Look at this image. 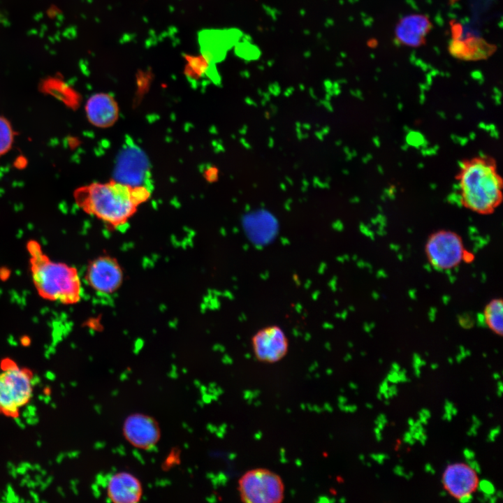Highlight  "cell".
Listing matches in <instances>:
<instances>
[{
	"instance_id": "cell-55",
	"label": "cell",
	"mask_w": 503,
	"mask_h": 503,
	"mask_svg": "<svg viewBox=\"0 0 503 503\" xmlns=\"http://www.w3.org/2000/svg\"><path fill=\"white\" fill-rule=\"evenodd\" d=\"M449 362L450 364H452V363H453V360L451 359V358H449Z\"/></svg>"
},
{
	"instance_id": "cell-57",
	"label": "cell",
	"mask_w": 503,
	"mask_h": 503,
	"mask_svg": "<svg viewBox=\"0 0 503 503\" xmlns=\"http://www.w3.org/2000/svg\"><path fill=\"white\" fill-rule=\"evenodd\" d=\"M486 398H487V400H489V397H488V396H486Z\"/></svg>"
},
{
	"instance_id": "cell-40",
	"label": "cell",
	"mask_w": 503,
	"mask_h": 503,
	"mask_svg": "<svg viewBox=\"0 0 503 503\" xmlns=\"http://www.w3.org/2000/svg\"><path fill=\"white\" fill-rule=\"evenodd\" d=\"M427 438H428V437H427L426 434H425V433H423V434L420 437L418 441L420 442V443H421L423 446H424V445L425 444V443H426Z\"/></svg>"
},
{
	"instance_id": "cell-28",
	"label": "cell",
	"mask_w": 503,
	"mask_h": 503,
	"mask_svg": "<svg viewBox=\"0 0 503 503\" xmlns=\"http://www.w3.org/2000/svg\"><path fill=\"white\" fill-rule=\"evenodd\" d=\"M462 454L466 460L474 459L476 456L474 451L467 448L463 450Z\"/></svg>"
},
{
	"instance_id": "cell-34",
	"label": "cell",
	"mask_w": 503,
	"mask_h": 503,
	"mask_svg": "<svg viewBox=\"0 0 503 503\" xmlns=\"http://www.w3.org/2000/svg\"><path fill=\"white\" fill-rule=\"evenodd\" d=\"M381 422L384 423L385 425L388 423V419L386 418V416L384 414H379L377 417L376 418L374 421V423Z\"/></svg>"
},
{
	"instance_id": "cell-32",
	"label": "cell",
	"mask_w": 503,
	"mask_h": 503,
	"mask_svg": "<svg viewBox=\"0 0 503 503\" xmlns=\"http://www.w3.org/2000/svg\"><path fill=\"white\" fill-rule=\"evenodd\" d=\"M398 375H399L400 382L404 383V382H407V381H410L409 379H408V377L406 375L405 369L400 370L398 372Z\"/></svg>"
},
{
	"instance_id": "cell-3",
	"label": "cell",
	"mask_w": 503,
	"mask_h": 503,
	"mask_svg": "<svg viewBox=\"0 0 503 503\" xmlns=\"http://www.w3.org/2000/svg\"><path fill=\"white\" fill-rule=\"evenodd\" d=\"M27 248L32 280L38 295L64 305L78 302L82 287L77 269L50 259L36 240H29Z\"/></svg>"
},
{
	"instance_id": "cell-52",
	"label": "cell",
	"mask_w": 503,
	"mask_h": 503,
	"mask_svg": "<svg viewBox=\"0 0 503 503\" xmlns=\"http://www.w3.org/2000/svg\"><path fill=\"white\" fill-rule=\"evenodd\" d=\"M384 404H386V405H389V404H390L389 400H384Z\"/></svg>"
},
{
	"instance_id": "cell-45",
	"label": "cell",
	"mask_w": 503,
	"mask_h": 503,
	"mask_svg": "<svg viewBox=\"0 0 503 503\" xmlns=\"http://www.w3.org/2000/svg\"><path fill=\"white\" fill-rule=\"evenodd\" d=\"M493 378L495 380H497V381H498V380H500V374L498 372H494V373L493 374Z\"/></svg>"
},
{
	"instance_id": "cell-7",
	"label": "cell",
	"mask_w": 503,
	"mask_h": 503,
	"mask_svg": "<svg viewBox=\"0 0 503 503\" xmlns=\"http://www.w3.org/2000/svg\"><path fill=\"white\" fill-rule=\"evenodd\" d=\"M85 279L89 286L96 292L108 295L115 293L121 286L124 273L116 258L103 255L89 263Z\"/></svg>"
},
{
	"instance_id": "cell-36",
	"label": "cell",
	"mask_w": 503,
	"mask_h": 503,
	"mask_svg": "<svg viewBox=\"0 0 503 503\" xmlns=\"http://www.w3.org/2000/svg\"><path fill=\"white\" fill-rule=\"evenodd\" d=\"M374 433L376 440L379 442H381L382 440L381 430L376 426L374 429Z\"/></svg>"
},
{
	"instance_id": "cell-22",
	"label": "cell",
	"mask_w": 503,
	"mask_h": 503,
	"mask_svg": "<svg viewBox=\"0 0 503 503\" xmlns=\"http://www.w3.org/2000/svg\"><path fill=\"white\" fill-rule=\"evenodd\" d=\"M370 458L376 461L378 464L382 465L385 460L388 459L389 456L387 454L383 453H371Z\"/></svg>"
},
{
	"instance_id": "cell-37",
	"label": "cell",
	"mask_w": 503,
	"mask_h": 503,
	"mask_svg": "<svg viewBox=\"0 0 503 503\" xmlns=\"http://www.w3.org/2000/svg\"><path fill=\"white\" fill-rule=\"evenodd\" d=\"M424 470L427 473H430L431 474H435V469L432 467V465L430 463H426L424 466Z\"/></svg>"
},
{
	"instance_id": "cell-53",
	"label": "cell",
	"mask_w": 503,
	"mask_h": 503,
	"mask_svg": "<svg viewBox=\"0 0 503 503\" xmlns=\"http://www.w3.org/2000/svg\"><path fill=\"white\" fill-rule=\"evenodd\" d=\"M488 416L489 418H492V417H493V414L491 413V412H490V413L488 414Z\"/></svg>"
},
{
	"instance_id": "cell-20",
	"label": "cell",
	"mask_w": 503,
	"mask_h": 503,
	"mask_svg": "<svg viewBox=\"0 0 503 503\" xmlns=\"http://www.w3.org/2000/svg\"><path fill=\"white\" fill-rule=\"evenodd\" d=\"M424 365H425V362L423 360H421L418 356L415 355L414 357L413 367H414V374L416 377H420V376H421L420 367Z\"/></svg>"
},
{
	"instance_id": "cell-17",
	"label": "cell",
	"mask_w": 503,
	"mask_h": 503,
	"mask_svg": "<svg viewBox=\"0 0 503 503\" xmlns=\"http://www.w3.org/2000/svg\"><path fill=\"white\" fill-rule=\"evenodd\" d=\"M15 132L10 122L0 115V156L7 154L12 148Z\"/></svg>"
},
{
	"instance_id": "cell-15",
	"label": "cell",
	"mask_w": 503,
	"mask_h": 503,
	"mask_svg": "<svg viewBox=\"0 0 503 503\" xmlns=\"http://www.w3.org/2000/svg\"><path fill=\"white\" fill-rule=\"evenodd\" d=\"M449 50L453 56L469 60L486 58L493 50L490 45L478 38L453 40L450 44Z\"/></svg>"
},
{
	"instance_id": "cell-6",
	"label": "cell",
	"mask_w": 503,
	"mask_h": 503,
	"mask_svg": "<svg viewBox=\"0 0 503 503\" xmlns=\"http://www.w3.org/2000/svg\"><path fill=\"white\" fill-rule=\"evenodd\" d=\"M30 373L13 363H6L0 373V411L15 416L32 396Z\"/></svg>"
},
{
	"instance_id": "cell-10",
	"label": "cell",
	"mask_w": 503,
	"mask_h": 503,
	"mask_svg": "<svg viewBox=\"0 0 503 503\" xmlns=\"http://www.w3.org/2000/svg\"><path fill=\"white\" fill-rule=\"evenodd\" d=\"M140 481L133 474L122 471L112 474L106 484L108 497L115 503H136L143 495Z\"/></svg>"
},
{
	"instance_id": "cell-23",
	"label": "cell",
	"mask_w": 503,
	"mask_h": 503,
	"mask_svg": "<svg viewBox=\"0 0 503 503\" xmlns=\"http://www.w3.org/2000/svg\"><path fill=\"white\" fill-rule=\"evenodd\" d=\"M500 432V426H496V427L492 428L488 435L487 439H486L487 442H493L495 440L496 437L499 435Z\"/></svg>"
},
{
	"instance_id": "cell-48",
	"label": "cell",
	"mask_w": 503,
	"mask_h": 503,
	"mask_svg": "<svg viewBox=\"0 0 503 503\" xmlns=\"http://www.w3.org/2000/svg\"><path fill=\"white\" fill-rule=\"evenodd\" d=\"M447 493H447L446 490H443V491H441V492L439 493V495H440L442 497H444L446 496Z\"/></svg>"
},
{
	"instance_id": "cell-1",
	"label": "cell",
	"mask_w": 503,
	"mask_h": 503,
	"mask_svg": "<svg viewBox=\"0 0 503 503\" xmlns=\"http://www.w3.org/2000/svg\"><path fill=\"white\" fill-rule=\"evenodd\" d=\"M150 196L145 185L131 186L117 180L91 183L73 193L75 203L85 212L115 228L125 224Z\"/></svg>"
},
{
	"instance_id": "cell-13",
	"label": "cell",
	"mask_w": 503,
	"mask_h": 503,
	"mask_svg": "<svg viewBox=\"0 0 503 503\" xmlns=\"http://www.w3.org/2000/svg\"><path fill=\"white\" fill-rule=\"evenodd\" d=\"M430 28L431 22L425 15L406 16L396 27V38L403 45L417 47L424 43Z\"/></svg>"
},
{
	"instance_id": "cell-24",
	"label": "cell",
	"mask_w": 503,
	"mask_h": 503,
	"mask_svg": "<svg viewBox=\"0 0 503 503\" xmlns=\"http://www.w3.org/2000/svg\"><path fill=\"white\" fill-rule=\"evenodd\" d=\"M386 379L391 384H396L398 383H400L398 372L391 370L388 373Z\"/></svg>"
},
{
	"instance_id": "cell-18",
	"label": "cell",
	"mask_w": 503,
	"mask_h": 503,
	"mask_svg": "<svg viewBox=\"0 0 503 503\" xmlns=\"http://www.w3.org/2000/svg\"><path fill=\"white\" fill-rule=\"evenodd\" d=\"M476 489L483 495H493L496 491L494 484L486 479L478 481Z\"/></svg>"
},
{
	"instance_id": "cell-4",
	"label": "cell",
	"mask_w": 503,
	"mask_h": 503,
	"mask_svg": "<svg viewBox=\"0 0 503 503\" xmlns=\"http://www.w3.org/2000/svg\"><path fill=\"white\" fill-rule=\"evenodd\" d=\"M238 490L241 501L246 503H279L284 498L282 479L266 468L245 472L238 481Z\"/></svg>"
},
{
	"instance_id": "cell-29",
	"label": "cell",
	"mask_w": 503,
	"mask_h": 503,
	"mask_svg": "<svg viewBox=\"0 0 503 503\" xmlns=\"http://www.w3.org/2000/svg\"><path fill=\"white\" fill-rule=\"evenodd\" d=\"M457 500L461 503H468L472 501L473 495L472 493H466L459 497Z\"/></svg>"
},
{
	"instance_id": "cell-16",
	"label": "cell",
	"mask_w": 503,
	"mask_h": 503,
	"mask_svg": "<svg viewBox=\"0 0 503 503\" xmlns=\"http://www.w3.org/2000/svg\"><path fill=\"white\" fill-rule=\"evenodd\" d=\"M483 319L486 327L494 334L503 335V300L500 298H494L489 300L483 307Z\"/></svg>"
},
{
	"instance_id": "cell-49",
	"label": "cell",
	"mask_w": 503,
	"mask_h": 503,
	"mask_svg": "<svg viewBox=\"0 0 503 503\" xmlns=\"http://www.w3.org/2000/svg\"><path fill=\"white\" fill-rule=\"evenodd\" d=\"M377 398L378 400H382V399H383V395L378 391V393H377Z\"/></svg>"
},
{
	"instance_id": "cell-56",
	"label": "cell",
	"mask_w": 503,
	"mask_h": 503,
	"mask_svg": "<svg viewBox=\"0 0 503 503\" xmlns=\"http://www.w3.org/2000/svg\"><path fill=\"white\" fill-rule=\"evenodd\" d=\"M376 477H377V478H379V476L378 474H376Z\"/></svg>"
},
{
	"instance_id": "cell-12",
	"label": "cell",
	"mask_w": 503,
	"mask_h": 503,
	"mask_svg": "<svg viewBox=\"0 0 503 503\" xmlns=\"http://www.w3.org/2000/svg\"><path fill=\"white\" fill-rule=\"evenodd\" d=\"M89 122L96 127L106 128L112 125L118 117V107L115 101L106 94L92 96L85 105Z\"/></svg>"
},
{
	"instance_id": "cell-27",
	"label": "cell",
	"mask_w": 503,
	"mask_h": 503,
	"mask_svg": "<svg viewBox=\"0 0 503 503\" xmlns=\"http://www.w3.org/2000/svg\"><path fill=\"white\" fill-rule=\"evenodd\" d=\"M474 259V254L472 252L467 249L464 255L463 263H470L473 262Z\"/></svg>"
},
{
	"instance_id": "cell-31",
	"label": "cell",
	"mask_w": 503,
	"mask_h": 503,
	"mask_svg": "<svg viewBox=\"0 0 503 503\" xmlns=\"http://www.w3.org/2000/svg\"><path fill=\"white\" fill-rule=\"evenodd\" d=\"M389 382L386 379H384L379 386V392L383 394L388 391Z\"/></svg>"
},
{
	"instance_id": "cell-46",
	"label": "cell",
	"mask_w": 503,
	"mask_h": 503,
	"mask_svg": "<svg viewBox=\"0 0 503 503\" xmlns=\"http://www.w3.org/2000/svg\"><path fill=\"white\" fill-rule=\"evenodd\" d=\"M457 414H458V409L455 406H453L451 409V414L453 416H456Z\"/></svg>"
},
{
	"instance_id": "cell-35",
	"label": "cell",
	"mask_w": 503,
	"mask_h": 503,
	"mask_svg": "<svg viewBox=\"0 0 503 503\" xmlns=\"http://www.w3.org/2000/svg\"><path fill=\"white\" fill-rule=\"evenodd\" d=\"M477 429H478V428L476 426L472 425V426L469 428V429L467 432V436H469V437L476 436Z\"/></svg>"
},
{
	"instance_id": "cell-41",
	"label": "cell",
	"mask_w": 503,
	"mask_h": 503,
	"mask_svg": "<svg viewBox=\"0 0 503 503\" xmlns=\"http://www.w3.org/2000/svg\"><path fill=\"white\" fill-rule=\"evenodd\" d=\"M391 370H393V371H395V372H399V371L400 370V365H399L398 363H393L391 365Z\"/></svg>"
},
{
	"instance_id": "cell-50",
	"label": "cell",
	"mask_w": 503,
	"mask_h": 503,
	"mask_svg": "<svg viewBox=\"0 0 503 503\" xmlns=\"http://www.w3.org/2000/svg\"><path fill=\"white\" fill-rule=\"evenodd\" d=\"M432 370H436L438 367V365L437 363H432L430 365Z\"/></svg>"
},
{
	"instance_id": "cell-33",
	"label": "cell",
	"mask_w": 503,
	"mask_h": 503,
	"mask_svg": "<svg viewBox=\"0 0 503 503\" xmlns=\"http://www.w3.org/2000/svg\"><path fill=\"white\" fill-rule=\"evenodd\" d=\"M393 473L398 476H403L405 472L403 467L400 465H397L393 468Z\"/></svg>"
},
{
	"instance_id": "cell-19",
	"label": "cell",
	"mask_w": 503,
	"mask_h": 503,
	"mask_svg": "<svg viewBox=\"0 0 503 503\" xmlns=\"http://www.w3.org/2000/svg\"><path fill=\"white\" fill-rule=\"evenodd\" d=\"M454 406L453 403L449 400H446L444 402V413L442 416V420L451 421L452 420L451 409Z\"/></svg>"
},
{
	"instance_id": "cell-21",
	"label": "cell",
	"mask_w": 503,
	"mask_h": 503,
	"mask_svg": "<svg viewBox=\"0 0 503 503\" xmlns=\"http://www.w3.org/2000/svg\"><path fill=\"white\" fill-rule=\"evenodd\" d=\"M418 421L422 425H427L428 419L431 417V413L429 409L423 408L418 414Z\"/></svg>"
},
{
	"instance_id": "cell-44",
	"label": "cell",
	"mask_w": 503,
	"mask_h": 503,
	"mask_svg": "<svg viewBox=\"0 0 503 503\" xmlns=\"http://www.w3.org/2000/svg\"><path fill=\"white\" fill-rule=\"evenodd\" d=\"M495 495L498 499H502L503 497L502 492L500 490L495 491Z\"/></svg>"
},
{
	"instance_id": "cell-42",
	"label": "cell",
	"mask_w": 503,
	"mask_h": 503,
	"mask_svg": "<svg viewBox=\"0 0 503 503\" xmlns=\"http://www.w3.org/2000/svg\"><path fill=\"white\" fill-rule=\"evenodd\" d=\"M413 476L414 473L412 472H409L408 473L405 472L403 477L407 480H409Z\"/></svg>"
},
{
	"instance_id": "cell-38",
	"label": "cell",
	"mask_w": 503,
	"mask_h": 503,
	"mask_svg": "<svg viewBox=\"0 0 503 503\" xmlns=\"http://www.w3.org/2000/svg\"><path fill=\"white\" fill-rule=\"evenodd\" d=\"M503 392V384L500 380L497 381V395L500 398Z\"/></svg>"
},
{
	"instance_id": "cell-26",
	"label": "cell",
	"mask_w": 503,
	"mask_h": 503,
	"mask_svg": "<svg viewBox=\"0 0 503 503\" xmlns=\"http://www.w3.org/2000/svg\"><path fill=\"white\" fill-rule=\"evenodd\" d=\"M403 441L404 443L412 446L415 444L416 440L412 437V435L409 431L404 432L403 435Z\"/></svg>"
},
{
	"instance_id": "cell-51",
	"label": "cell",
	"mask_w": 503,
	"mask_h": 503,
	"mask_svg": "<svg viewBox=\"0 0 503 503\" xmlns=\"http://www.w3.org/2000/svg\"><path fill=\"white\" fill-rule=\"evenodd\" d=\"M366 407H367V408H368V409H372V407H373L372 404L371 403H369V402H367V403L366 404Z\"/></svg>"
},
{
	"instance_id": "cell-2",
	"label": "cell",
	"mask_w": 503,
	"mask_h": 503,
	"mask_svg": "<svg viewBox=\"0 0 503 503\" xmlns=\"http://www.w3.org/2000/svg\"><path fill=\"white\" fill-rule=\"evenodd\" d=\"M459 202L480 214H493L503 198V180L491 156L479 155L462 161L456 175Z\"/></svg>"
},
{
	"instance_id": "cell-11",
	"label": "cell",
	"mask_w": 503,
	"mask_h": 503,
	"mask_svg": "<svg viewBox=\"0 0 503 503\" xmlns=\"http://www.w3.org/2000/svg\"><path fill=\"white\" fill-rule=\"evenodd\" d=\"M477 474L467 464H449L445 469L442 483L445 490L453 497L458 499L466 493H472L478 483Z\"/></svg>"
},
{
	"instance_id": "cell-9",
	"label": "cell",
	"mask_w": 503,
	"mask_h": 503,
	"mask_svg": "<svg viewBox=\"0 0 503 503\" xmlns=\"http://www.w3.org/2000/svg\"><path fill=\"white\" fill-rule=\"evenodd\" d=\"M122 432L130 444L143 450L155 446L161 437V430L156 420L141 413L128 416L124 421Z\"/></svg>"
},
{
	"instance_id": "cell-25",
	"label": "cell",
	"mask_w": 503,
	"mask_h": 503,
	"mask_svg": "<svg viewBox=\"0 0 503 503\" xmlns=\"http://www.w3.org/2000/svg\"><path fill=\"white\" fill-rule=\"evenodd\" d=\"M466 464L477 474H481V468L479 463L474 459L466 460Z\"/></svg>"
},
{
	"instance_id": "cell-47",
	"label": "cell",
	"mask_w": 503,
	"mask_h": 503,
	"mask_svg": "<svg viewBox=\"0 0 503 503\" xmlns=\"http://www.w3.org/2000/svg\"><path fill=\"white\" fill-rule=\"evenodd\" d=\"M415 421L412 418H409L407 420V423L409 426H411L414 425Z\"/></svg>"
},
{
	"instance_id": "cell-30",
	"label": "cell",
	"mask_w": 503,
	"mask_h": 503,
	"mask_svg": "<svg viewBox=\"0 0 503 503\" xmlns=\"http://www.w3.org/2000/svg\"><path fill=\"white\" fill-rule=\"evenodd\" d=\"M387 392L390 398H393V397L396 396L398 393L397 386L394 384H392L391 386H388Z\"/></svg>"
},
{
	"instance_id": "cell-14",
	"label": "cell",
	"mask_w": 503,
	"mask_h": 503,
	"mask_svg": "<svg viewBox=\"0 0 503 503\" xmlns=\"http://www.w3.org/2000/svg\"><path fill=\"white\" fill-rule=\"evenodd\" d=\"M145 172L144 156L139 151L128 150L119 162L117 181L131 186L143 185L142 182Z\"/></svg>"
},
{
	"instance_id": "cell-54",
	"label": "cell",
	"mask_w": 503,
	"mask_h": 503,
	"mask_svg": "<svg viewBox=\"0 0 503 503\" xmlns=\"http://www.w3.org/2000/svg\"><path fill=\"white\" fill-rule=\"evenodd\" d=\"M364 458H365V457H364V455H361L360 456V460H364V459H365Z\"/></svg>"
},
{
	"instance_id": "cell-8",
	"label": "cell",
	"mask_w": 503,
	"mask_h": 503,
	"mask_svg": "<svg viewBox=\"0 0 503 503\" xmlns=\"http://www.w3.org/2000/svg\"><path fill=\"white\" fill-rule=\"evenodd\" d=\"M251 341L254 354L261 363H277L289 351L288 337L277 325H270L258 330Z\"/></svg>"
},
{
	"instance_id": "cell-5",
	"label": "cell",
	"mask_w": 503,
	"mask_h": 503,
	"mask_svg": "<svg viewBox=\"0 0 503 503\" xmlns=\"http://www.w3.org/2000/svg\"><path fill=\"white\" fill-rule=\"evenodd\" d=\"M467 249L462 237L450 229H439L426 239L424 252L429 264L436 270L447 271L463 263Z\"/></svg>"
},
{
	"instance_id": "cell-39",
	"label": "cell",
	"mask_w": 503,
	"mask_h": 503,
	"mask_svg": "<svg viewBox=\"0 0 503 503\" xmlns=\"http://www.w3.org/2000/svg\"><path fill=\"white\" fill-rule=\"evenodd\" d=\"M472 425L476 426L478 428L481 425V421L476 415H472Z\"/></svg>"
},
{
	"instance_id": "cell-43",
	"label": "cell",
	"mask_w": 503,
	"mask_h": 503,
	"mask_svg": "<svg viewBox=\"0 0 503 503\" xmlns=\"http://www.w3.org/2000/svg\"><path fill=\"white\" fill-rule=\"evenodd\" d=\"M497 500H498V498L494 494L489 497L488 502H490V503H495L497 501Z\"/></svg>"
}]
</instances>
